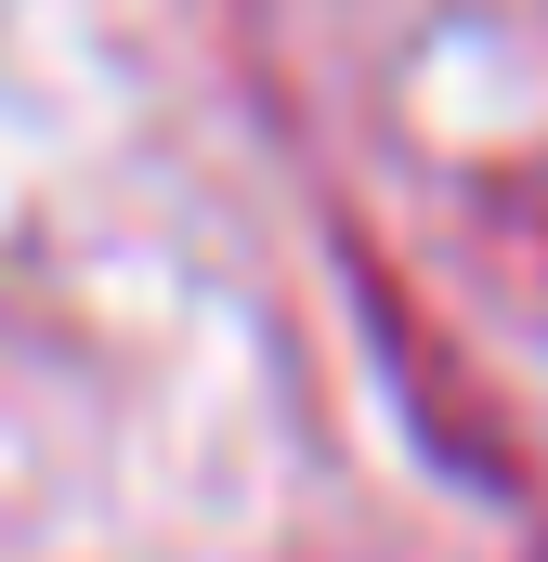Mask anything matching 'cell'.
<instances>
[{
  "label": "cell",
  "instance_id": "cell-1",
  "mask_svg": "<svg viewBox=\"0 0 548 562\" xmlns=\"http://www.w3.org/2000/svg\"><path fill=\"white\" fill-rule=\"evenodd\" d=\"M483 210H496V223H536V236H548V157H523V170H483Z\"/></svg>",
  "mask_w": 548,
  "mask_h": 562
}]
</instances>
